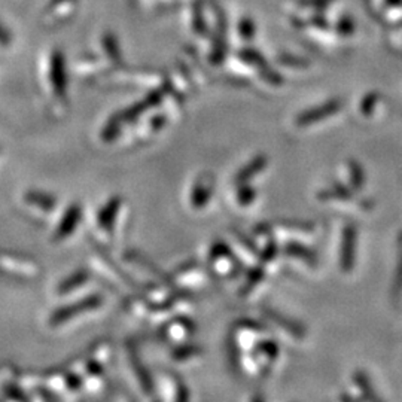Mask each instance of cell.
<instances>
[{
    "instance_id": "obj_1",
    "label": "cell",
    "mask_w": 402,
    "mask_h": 402,
    "mask_svg": "<svg viewBox=\"0 0 402 402\" xmlns=\"http://www.w3.org/2000/svg\"><path fill=\"white\" fill-rule=\"evenodd\" d=\"M103 304V298L99 294L89 295L82 298L80 301L70 303L68 306H63L53 311L49 316V325L51 327H60L63 323L72 320L73 318L87 313V311L97 310Z\"/></svg>"
},
{
    "instance_id": "obj_2",
    "label": "cell",
    "mask_w": 402,
    "mask_h": 402,
    "mask_svg": "<svg viewBox=\"0 0 402 402\" xmlns=\"http://www.w3.org/2000/svg\"><path fill=\"white\" fill-rule=\"evenodd\" d=\"M48 80L51 89H53V94L60 100H66L68 72H66V64H64V57L60 51H53V53H51Z\"/></svg>"
},
{
    "instance_id": "obj_3",
    "label": "cell",
    "mask_w": 402,
    "mask_h": 402,
    "mask_svg": "<svg viewBox=\"0 0 402 402\" xmlns=\"http://www.w3.org/2000/svg\"><path fill=\"white\" fill-rule=\"evenodd\" d=\"M0 267L11 275L25 279H32L39 275V267L36 263L30 261L27 258H21L17 255H9V253L0 255Z\"/></svg>"
},
{
    "instance_id": "obj_4",
    "label": "cell",
    "mask_w": 402,
    "mask_h": 402,
    "mask_svg": "<svg viewBox=\"0 0 402 402\" xmlns=\"http://www.w3.org/2000/svg\"><path fill=\"white\" fill-rule=\"evenodd\" d=\"M340 109H341V103H340L339 100L327 101V103H323L322 106L311 108V109H308V111H306V112L298 115L296 125L307 127V125H311V124L320 123V121H323V120L329 118L331 115L337 113Z\"/></svg>"
},
{
    "instance_id": "obj_5",
    "label": "cell",
    "mask_w": 402,
    "mask_h": 402,
    "mask_svg": "<svg viewBox=\"0 0 402 402\" xmlns=\"http://www.w3.org/2000/svg\"><path fill=\"white\" fill-rule=\"evenodd\" d=\"M82 218V209L80 204H70L66 212L63 213L60 222L54 231L53 240L54 241H61L66 240L72 232L76 230V227L80 225V220Z\"/></svg>"
},
{
    "instance_id": "obj_6",
    "label": "cell",
    "mask_w": 402,
    "mask_h": 402,
    "mask_svg": "<svg viewBox=\"0 0 402 402\" xmlns=\"http://www.w3.org/2000/svg\"><path fill=\"white\" fill-rule=\"evenodd\" d=\"M213 176L212 175H201L194 188L191 191V204L194 209H203V207L211 201L213 194Z\"/></svg>"
},
{
    "instance_id": "obj_7",
    "label": "cell",
    "mask_w": 402,
    "mask_h": 402,
    "mask_svg": "<svg viewBox=\"0 0 402 402\" xmlns=\"http://www.w3.org/2000/svg\"><path fill=\"white\" fill-rule=\"evenodd\" d=\"M355 251H356V231L353 227H346L341 240V259L340 264L344 273H348L355 265Z\"/></svg>"
},
{
    "instance_id": "obj_8",
    "label": "cell",
    "mask_w": 402,
    "mask_h": 402,
    "mask_svg": "<svg viewBox=\"0 0 402 402\" xmlns=\"http://www.w3.org/2000/svg\"><path fill=\"white\" fill-rule=\"evenodd\" d=\"M121 199L112 197L105 206L101 207L100 212L97 213V225L100 230L111 232L115 227V220L118 218L120 209H121Z\"/></svg>"
},
{
    "instance_id": "obj_9",
    "label": "cell",
    "mask_w": 402,
    "mask_h": 402,
    "mask_svg": "<svg viewBox=\"0 0 402 402\" xmlns=\"http://www.w3.org/2000/svg\"><path fill=\"white\" fill-rule=\"evenodd\" d=\"M24 201L42 213H51L57 209V199L44 191H27L24 194Z\"/></svg>"
},
{
    "instance_id": "obj_10",
    "label": "cell",
    "mask_w": 402,
    "mask_h": 402,
    "mask_svg": "<svg viewBox=\"0 0 402 402\" xmlns=\"http://www.w3.org/2000/svg\"><path fill=\"white\" fill-rule=\"evenodd\" d=\"M128 358H130V364H132L133 367V371L136 372L137 375V379H139V383L142 386V389H144V392L145 394H152L153 391V386H152V380H151V375L148 374L145 365L142 364V360L136 352V348L133 346H130L128 347Z\"/></svg>"
},
{
    "instance_id": "obj_11",
    "label": "cell",
    "mask_w": 402,
    "mask_h": 402,
    "mask_svg": "<svg viewBox=\"0 0 402 402\" xmlns=\"http://www.w3.org/2000/svg\"><path fill=\"white\" fill-rule=\"evenodd\" d=\"M264 313H265V316H267L271 322L276 323L277 327L283 328L288 334L296 337V339H303V337L306 335V331L303 329V327L300 325V323L294 322L292 319H288L287 316H283V315L277 313V311L271 310V308H267V310L264 311Z\"/></svg>"
},
{
    "instance_id": "obj_12",
    "label": "cell",
    "mask_w": 402,
    "mask_h": 402,
    "mask_svg": "<svg viewBox=\"0 0 402 402\" xmlns=\"http://www.w3.org/2000/svg\"><path fill=\"white\" fill-rule=\"evenodd\" d=\"M89 279V273L87 270H76L75 273H72L70 276H68L66 279H63L60 283H58V287H57V294L58 295H66V294H70L76 289H80L81 287H84V284L88 282Z\"/></svg>"
},
{
    "instance_id": "obj_13",
    "label": "cell",
    "mask_w": 402,
    "mask_h": 402,
    "mask_svg": "<svg viewBox=\"0 0 402 402\" xmlns=\"http://www.w3.org/2000/svg\"><path fill=\"white\" fill-rule=\"evenodd\" d=\"M267 167V157L264 155H258L248 165H244L241 170L236 175V185H243L248 184L252 177H255L258 173H261L264 168Z\"/></svg>"
},
{
    "instance_id": "obj_14",
    "label": "cell",
    "mask_w": 402,
    "mask_h": 402,
    "mask_svg": "<svg viewBox=\"0 0 402 402\" xmlns=\"http://www.w3.org/2000/svg\"><path fill=\"white\" fill-rule=\"evenodd\" d=\"M284 253L301 259V261H304L306 264H308L311 267L318 264L316 253L313 251H310L308 248H306V246L300 244V243H295V241L288 243L287 246H284Z\"/></svg>"
},
{
    "instance_id": "obj_15",
    "label": "cell",
    "mask_w": 402,
    "mask_h": 402,
    "mask_svg": "<svg viewBox=\"0 0 402 402\" xmlns=\"http://www.w3.org/2000/svg\"><path fill=\"white\" fill-rule=\"evenodd\" d=\"M320 201H344L352 197V191L347 189L346 187L335 184L331 188H325L318 194Z\"/></svg>"
},
{
    "instance_id": "obj_16",
    "label": "cell",
    "mask_w": 402,
    "mask_h": 402,
    "mask_svg": "<svg viewBox=\"0 0 402 402\" xmlns=\"http://www.w3.org/2000/svg\"><path fill=\"white\" fill-rule=\"evenodd\" d=\"M279 355V346L276 344V341L273 340H265L261 341L256 348H255V356H258V359H264L265 362H273Z\"/></svg>"
},
{
    "instance_id": "obj_17",
    "label": "cell",
    "mask_w": 402,
    "mask_h": 402,
    "mask_svg": "<svg viewBox=\"0 0 402 402\" xmlns=\"http://www.w3.org/2000/svg\"><path fill=\"white\" fill-rule=\"evenodd\" d=\"M232 255L230 246L224 241H216L211 249V263H219V261H231Z\"/></svg>"
},
{
    "instance_id": "obj_18",
    "label": "cell",
    "mask_w": 402,
    "mask_h": 402,
    "mask_svg": "<svg viewBox=\"0 0 402 402\" xmlns=\"http://www.w3.org/2000/svg\"><path fill=\"white\" fill-rule=\"evenodd\" d=\"M201 353V348L196 344H182V346H179L173 350V353H172V358L177 362H184V360H188L191 358H196Z\"/></svg>"
},
{
    "instance_id": "obj_19",
    "label": "cell",
    "mask_w": 402,
    "mask_h": 402,
    "mask_svg": "<svg viewBox=\"0 0 402 402\" xmlns=\"http://www.w3.org/2000/svg\"><path fill=\"white\" fill-rule=\"evenodd\" d=\"M121 125H123V121L120 120V116L118 115L112 116V118L106 123L105 128H103L101 139L105 140V142L115 140L116 137H118V134L121 133Z\"/></svg>"
},
{
    "instance_id": "obj_20",
    "label": "cell",
    "mask_w": 402,
    "mask_h": 402,
    "mask_svg": "<svg viewBox=\"0 0 402 402\" xmlns=\"http://www.w3.org/2000/svg\"><path fill=\"white\" fill-rule=\"evenodd\" d=\"M264 267L263 265H259L253 270H251V273L248 275V279H246V283H244V287L241 289V295L244 296L246 294H249L252 289H255L258 287V283L263 280L264 277Z\"/></svg>"
},
{
    "instance_id": "obj_21",
    "label": "cell",
    "mask_w": 402,
    "mask_h": 402,
    "mask_svg": "<svg viewBox=\"0 0 402 402\" xmlns=\"http://www.w3.org/2000/svg\"><path fill=\"white\" fill-rule=\"evenodd\" d=\"M127 258L130 259V261H133V263H136V264H139V265H142V267L149 268L151 273L157 275L158 277H161V279L167 280V277H165V276L161 273V271L157 268V265L152 264V263L149 261V259H146L144 255H140L139 252H128V253H127Z\"/></svg>"
},
{
    "instance_id": "obj_22",
    "label": "cell",
    "mask_w": 402,
    "mask_h": 402,
    "mask_svg": "<svg viewBox=\"0 0 402 402\" xmlns=\"http://www.w3.org/2000/svg\"><path fill=\"white\" fill-rule=\"evenodd\" d=\"M255 199H256V191L253 188H251L248 184L239 185L237 200L240 206H249L255 201Z\"/></svg>"
},
{
    "instance_id": "obj_23",
    "label": "cell",
    "mask_w": 402,
    "mask_h": 402,
    "mask_svg": "<svg viewBox=\"0 0 402 402\" xmlns=\"http://www.w3.org/2000/svg\"><path fill=\"white\" fill-rule=\"evenodd\" d=\"M103 48H105L108 57H109L113 63H120V61H121L120 48H118V44H116V41H115L113 37H111V36L103 37Z\"/></svg>"
},
{
    "instance_id": "obj_24",
    "label": "cell",
    "mask_w": 402,
    "mask_h": 402,
    "mask_svg": "<svg viewBox=\"0 0 402 402\" xmlns=\"http://www.w3.org/2000/svg\"><path fill=\"white\" fill-rule=\"evenodd\" d=\"M2 392L5 394V396H6L8 399H14V401H25V399H29V396L24 394L23 389H21L20 386L14 384L12 382H9V383L4 387Z\"/></svg>"
},
{
    "instance_id": "obj_25",
    "label": "cell",
    "mask_w": 402,
    "mask_h": 402,
    "mask_svg": "<svg viewBox=\"0 0 402 402\" xmlns=\"http://www.w3.org/2000/svg\"><path fill=\"white\" fill-rule=\"evenodd\" d=\"M64 384H66V389H69V391L72 392H76V391H80V389L82 387L84 384V380L80 374H76V372H66L64 374Z\"/></svg>"
},
{
    "instance_id": "obj_26",
    "label": "cell",
    "mask_w": 402,
    "mask_h": 402,
    "mask_svg": "<svg viewBox=\"0 0 402 402\" xmlns=\"http://www.w3.org/2000/svg\"><path fill=\"white\" fill-rule=\"evenodd\" d=\"M348 170H350V180H352V184L356 189H359L362 187V184H364V176H362V170H360V167L352 161L348 164Z\"/></svg>"
},
{
    "instance_id": "obj_27",
    "label": "cell",
    "mask_w": 402,
    "mask_h": 402,
    "mask_svg": "<svg viewBox=\"0 0 402 402\" xmlns=\"http://www.w3.org/2000/svg\"><path fill=\"white\" fill-rule=\"evenodd\" d=\"M228 358H230V362H231V365L234 370H239V365H240V356H239V348H237V344H236V340L234 339H228Z\"/></svg>"
},
{
    "instance_id": "obj_28",
    "label": "cell",
    "mask_w": 402,
    "mask_h": 402,
    "mask_svg": "<svg viewBox=\"0 0 402 402\" xmlns=\"http://www.w3.org/2000/svg\"><path fill=\"white\" fill-rule=\"evenodd\" d=\"M277 253V244L271 240L268 244H267V248L263 251L261 253V261L265 264V263H271L273 261V258L276 256Z\"/></svg>"
},
{
    "instance_id": "obj_29",
    "label": "cell",
    "mask_w": 402,
    "mask_h": 402,
    "mask_svg": "<svg viewBox=\"0 0 402 402\" xmlns=\"http://www.w3.org/2000/svg\"><path fill=\"white\" fill-rule=\"evenodd\" d=\"M15 375V370L12 367H5V368H0V389H4L11 379Z\"/></svg>"
},
{
    "instance_id": "obj_30",
    "label": "cell",
    "mask_w": 402,
    "mask_h": 402,
    "mask_svg": "<svg viewBox=\"0 0 402 402\" xmlns=\"http://www.w3.org/2000/svg\"><path fill=\"white\" fill-rule=\"evenodd\" d=\"M239 327L241 328H251L253 331H264V327L259 322H253V320H241L239 322Z\"/></svg>"
},
{
    "instance_id": "obj_31",
    "label": "cell",
    "mask_w": 402,
    "mask_h": 402,
    "mask_svg": "<svg viewBox=\"0 0 402 402\" xmlns=\"http://www.w3.org/2000/svg\"><path fill=\"white\" fill-rule=\"evenodd\" d=\"M237 239L241 241V244L244 246V248L248 249V251H251L253 255L258 252V251H256V248H255V244H253V243H252V240H249L248 237H244L243 234H240V232H237Z\"/></svg>"
}]
</instances>
